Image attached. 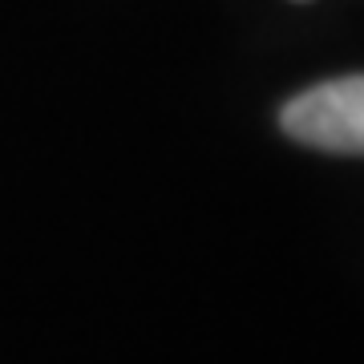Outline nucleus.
<instances>
[{
	"instance_id": "f257e3e1",
	"label": "nucleus",
	"mask_w": 364,
	"mask_h": 364,
	"mask_svg": "<svg viewBox=\"0 0 364 364\" xmlns=\"http://www.w3.org/2000/svg\"><path fill=\"white\" fill-rule=\"evenodd\" d=\"M279 126L299 146L364 158V73L296 93L279 109Z\"/></svg>"
}]
</instances>
